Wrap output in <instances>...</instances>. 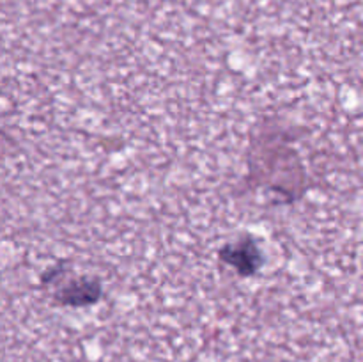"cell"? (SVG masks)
Listing matches in <instances>:
<instances>
[{
    "label": "cell",
    "instance_id": "cell-2",
    "mask_svg": "<svg viewBox=\"0 0 363 362\" xmlns=\"http://www.w3.org/2000/svg\"><path fill=\"white\" fill-rule=\"evenodd\" d=\"M225 259L230 263V265L236 266L240 272L250 273L254 272L255 266H257V248L254 247V243H238L236 247L227 248Z\"/></svg>",
    "mask_w": 363,
    "mask_h": 362
},
{
    "label": "cell",
    "instance_id": "cell-1",
    "mask_svg": "<svg viewBox=\"0 0 363 362\" xmlns=\"http://www.w3.org/2000/svg\"><path fill=\"white\" fill-rule=\"evenodd\" d=\"M99 287L96 283H74L69 286L64 287L59 293V297L62 298L64 304L67 305H85L91 304L98 298Z\"/></svg>",
    "mask_w": 363,
    "mask_h": 362
}]
</instances>
